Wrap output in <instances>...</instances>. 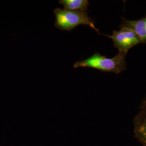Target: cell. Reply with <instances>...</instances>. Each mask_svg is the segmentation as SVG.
<instances>
[{
    "label": "cell",
    "mask_w": 146,
    "mask_h": 146,
    "mask_svg": "<svg viewBox=\"0 0 146 146\" xmlns=\"http://www.w3.org/2000/svg\"><path fill=\"white\" fill-rule=\"evenodd\" d=\"M125 56L118 52L113 58H107L99 52H95L89 58L76 62L73 67L93 68L103 72L119 74L127 69Z\"/></svg>",
    "instance_id": "1"
},
{
    "label": "cell",
    "mask_w": 146,
    "mask_h": 146,
    "mask_svg": "<svg viewBox=\"0 0 146 146\" xmlns=\"http://www.w3.org/2000/svg\"><path fill=\"white\" fill-rule=\"evenodd\" d=\"M54 13L55 15V26L58 29L70 31L78 26L86 25L100 34L99 29L95 27L94 20L89 16L87 12L67 11L57 8Z\"/></svg>",
    "instance_id": "2"
},
{
    "label": "cell",
    "mask_w": 146,
    "mask_h": 146,
    "mask_svg": "<svg viewBox=\"0 0 146 146\" xmlns=\"http://www.w3.org/2000/svg\"><path fill=\"white\" fill-rule=\"evenodd\" d=\"M107 36L112 40L114 47L118 49V52L125 55L131 48L145 43L134 31L124 28H121L119 31H114L111 35Z\"/></svg>",
    "instance_id": "3"
},
{
    "label": "cell",
    "mask_w": 146,
    "mask_h": 146,
    "mask_svg": "<svg viewBox=\"0 0 146 146\" xmlns=\"http://www.w3.org/2000/svg\"><path fill=\"white\" fill-rule=\"evenodd\" d=\"M134 133L142 146H146V97L141 104L139 113L134 119Z\"/></svg>",
    "instance_id": "4"
},
{
    "label": "cell",
    "mask_w": 146,
    "mask_h": 146,
    "mask_svg": "<svg viewBox=\"0 0 146 146\" xmlns=\"http://www.w3.org/2000/svg\"><path fill=\"white\" fill-rule=\"evenodd\" d=\"M120 27L131 29L143 42L146 43V15L145 17L137 20H128L122 17Z\"/></svg>",
    "instance_id": "5"
},
{
    "label": "cell",
    "mask_w": 146,
    "mask_h": 146,
    "mask_svg": "<svg viewBox=\"0 0 146 146\" xmlns=\"http://www.w3.org/2000/svg\"><path fill=\"white\" fill-rule=\"evenodd\" d=\"M59 3L64 7L65 10L87 12L89 2L87 0H60Z\"/></svg>",
    "instance_id": "6"
}]
</instances>
